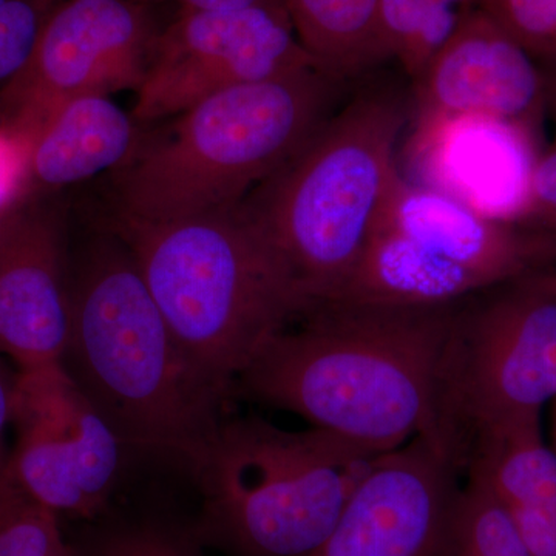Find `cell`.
Here are the masks:
<instances>
[{"mask_svg": "<svg viewBox=\"0 0 556 556\" xmlns=\"http://www.w3.org/2000/svg\"><path fill=\"white\" fill-rule=\"evenodd\" d=\"M456 306L316 303L295 317L298 328L289 321L260 348L236 383L262 404L386 455L430 427Z\"/></svg>", "mask_w": 556, "mask_h": 556, "instance_id": "6da1fadb", "label": "cell"}, {"mask_svg": "<svg viewBox=\"0 0 556 556\" xmlns=\"http://www.w3.org/2000/svg\"><path fill=\"white\" fill-rule=\"evenodd\" d=\"M135 2L144 3V5L175 2L181 7L182 11H228L258 5H280L283 0H135Z\"/></svg>", "mask_w": 556, "mask_h": 556, "instance_id": "484cf974", "label": "cell"}, {"mask_svg": "<svg viewBox=\"0 0 556 556\" xmlns=\"http://www.w3.org/2000/svg\"><path fill=\"white\" fill-rule=\"evenodd\" d=\"M7 475L58 517L91 519L118 485L127 445L64 365L17 372Z\"/></svg>", "mask_w": 556, "mask_h": 556, "instance_id": "30bf717a", "label": "cell"}, {"mask_svg": "<svg viewBox=\"0 0 556 556\" xmlns=\"http://www.w3.org/2000/svg\"><path fill=\"white\" fill-rule=\"evenodd\" d=\"M299 42L316 67L345 80L383 61L379 0H283Z\"/></svg>", "mask_w": 556, "mask_h": 556, "instance_id": "e0dca14e", "label": "cell"}, {"mask_svg": "<svg viewBox=\"0 0 556 556\" xmlns=\"http://www.w3.org/2000/svg\"><path fill=\"white\" fill-rule=\"evenodd\" d=\"M0 556H83L61 530V518L36 503L7 475L0 485Z\"/></svg>", "mask_w": 556, "mask_h": 556, "instance_id": "44dd1931", "label": "cell"}, {"mask_svg": "<svg viewBox=\"0 0 556 556\" xmlns=\"http://www.w3.org/2000/svg\"><path fill=\"white\" fill-rule=\"evenodd\" d=\"M135 0H62L25 67L0 87V116L25 141L54 110L141 86L160 33Z\"/></svg>", "mask_w": 556, "mask_h": 556, "instance_id": "9c48e42d", "label": "cell"}, {"mask_svg": "<svg viewBox=\"0 0 556 556\" xmlns=\"http://www.w3.org/2000/svg\"><path fill=\"white\" fill-rule=\"evenodd\" d=\"M112 230L186 356L230 393L260 348L306 309L241 204L175 222H115Z\"/></svg>", "mask_w": 556, "mask_h": 556, "instance_id": "3957f363", "label": "cell"}, {"mask_svg": "<svg viewBox=\"0 0 556 556\" xmlns=\"http://www.w3.org/2000/svg\"><path fill=\"white\" fill-rule=\"evenodd\" d=\"M49 11L46 0H0V87L30 60Z\"/></svg>", "mask_w": 556, "mask_h": 556, "instance_id": "7402d4cb", "label": "cell"}, {"mask_svg": "<svg viewBox=\"0 0 556 556\" xmlns=\"http://www.w3.org/2000/svg\"><path fill=\"white\" fill-rule=\"evenodd\" d=\"M417 113H473L529 126L543 98L532 54L471 10L416 79Z\"/></svg>", "mask_w": 556, "mask_h": 556, "instance_id": "9a60e30c", "label": "cell"}, {"mask_svg": "<svg viewBox=\"0 0 556 556\" xmlns=\"http://www.w3.org/2000/svg\"><path fill=\"white\" fill-rule=\"evenodd\" d=\"M405 113L357 94L241 203L287 266L306 309L338 299L399 177Z\"/></svg>", "mask_w": 556, "mask_h": 556, "instance_id": "5b68a950", "label": "cell"}, {"mask_svg": "<svg viewBox=\"0 0 556 556\" xmlns=\"http://www.w3.org/2000/svg\"><path fill=\"white\" fill-rule=\"evenodd\" d=\"M548 249L517 226L482 217L399 174L357 268L334 300L453 305L525 277Z\"/></svg>", "mask_w": 556, "mask_h": 556, "instance_id": "ba28073f", "label": "cell"}, {"mask_svg": "<svg viewBox=\"0 0 556 556\" xmlns=\"http://www.w3.org/2000/svg\"><path fill=\"white\" fill-rule=\"evenodd\" d=\"M492 484L527 551L556 556V453L543 442L514 448L497 464Z\"/></svg>", "mask_w": 556, "mask_h": 556, "instance_id": "ac0fdd59", "label": "cell"}, {"mask_svg": "<svg viewBox=\"0 0 556 556\" xmlns=\"http://www.w3.org/2000/svg\"><path fill=\"white\" fill-rule=\"evenodd\" d=\"M16 378L17 375H10L3 362L0 361V485L5 482L7 467H9L10 453L5 447V433L13 417Z\"/></svg>", "mask_w": 556, "mask_h": 556, "instance_id": "d4e9b609", "label": "cell"}, {"mask_svg": "<svg viewBox=\"0 0 556 556\" xmlns=\"http://www.w3.org/2000/svg\"><path fill=\"white\" fill-rule=\"evenodd\" d=\"M433 556H464L463 552H460V548L457 547L455 540H453L452 526H450V532L447 538H445L444 543H442L441 547L434 552Z\"/></svg>", "mask_w": 556, "mask_h": 556, "instance_id": "4316f807", "label": "cell"}, {"mask_svg": "<svg viewBox=\"0 0 556 556\" xmlns=\"http://www.w3.org/2000/svg\"><path fill=\"white\" fill-rule=\"evenodd\" d=\"M379 456L320 428L226 417L193 470L203 495L193 536L229 556H309Z\"/></svg>", "mask_w": 556, "mask_h": 556, "instance_id": "8992f818", "label": "cell"}, {"mask_svg": "<svg viewBox=\"0 0 556 556\" xmlns=\"http://www.w3.org/2000/svg\"><path fill=\"white\" fill-rule=\"evenodd\" d=\"M134 115L105 94L65 102L27 139L28 188L46 192L119 169L141 137Z\"/></svg>", "mask_w": 556, "mask_h": 556, "instance_id": "2e32d148", "label": "cell"}, {"mask_svg": "<svg viewBox=\"0 0 556 556\" xmlns=\"http://www.w3.org/2000/svg\"><path fill=\"white\" fill-rule=\"evenodd\" d=\"M195 536L179 535L160 526H130L110 533L83 556H200Z\"/></svg>", "mask_w": 556, "mask_h": 556, "instance_id": "603a6c76", "label": "cell"}, {"mask_svg": "<svg viewBox=\"0 0 556 556\" xmlns=\"http://www.w3.org/2000/svg\"><path fill=\"white\" fill-rule=\"evenodd\" d=\"M529 217H540L556 229V149L536 160Z\"/></svg>", "mask_w": 556, "mask_h": 556, "instance_id": "cb8c5ba5", "label": "cell"}, {"mask_svg": "<svg viewBox=\"0 0 556 556\" xmlns=\"http://www.w3.org/2000/svg\"><path fill=\"white\" fill-rule=\"evenodd\" d=\"M508 285L457 303L439 358L433 416L420 437L460 475L484 442L540 430L541 408L556 399V278Z\"/></svg>", "mask_w": 556, "mask_h": 556, "instance_id": "52a82bcc", "label": "cell"}, {"mask_svg": "<svg viewBox=\"0 0 556 556\" xmlns=\"http://www.w3.org/2000/svg\"><path fill=\"white\" fill-rule=\"evenodd\" d=\"M64 219L39 200L0 211V354L20 372L64 365L70 339Z\"/></svg>", "mask_w": 556, "mask_h": 556, "instance_id": "5bb4252c", "label": "cell"}, {"mask_svg": "<svg viewBox=\"0 0 556 556\" xmlns=\"http://www.w3.org/2000/svg\"><path fill=\"white\" fill-rule=\"evenodd\" d=\"M316 67L287 7L181 11L161 31L138 87V124L170 119L219 91Z\"/></svg>", "mask_w": 556, "mask_h": 556, "instance_id": "8fae6325", "label": "cell"}, {"mask_svg": "<svg viewBox=\"0 0 556 556\" xmlns=\"http://www.w3.org/2000/svg\"><path fill=\"white\" fill-rule=\"evenodd\" d=\"M459 478L426 437L380 455L309 556H433L448 535Z\"/></svg>", "mask_w": 556, "mask_h": 556, "instance_id": "7c38bea8", "label": "cell"}, {"mask_svg": "<svg viewBox=\"0 0 556 556\" xmlns=\"http://www.w3.org/2000/svg\"><path fill=\"white\" fill-rule=\"evenodd\" d=\"M536 152L529 126L473 113H417L402 177L493 222L529 218Z\"/></svg>", "mask_w": 556, "mask_h": 556, "instance_id": "4fadbf2b", "label": "cell"}, {"mask_svg": "<svg viewBox=\"0 0 556 556\" xmlns=\"http://www.w3.org/2000/svg\"><path fill=\"white\" fill-rule=\"evenodd\" d=\"M64 367L127 448L195 470L225 422L230 391L186 356L113 232L91 240L70 266Z\"/></svg>", "mask_w": 556, "mask_h": 556, "instance_id": "7a4b0ae2", "label": "cell"}, {"mask_svg": "<svg viewBox=\"0 0 556 556\" xmlns=\"http://www.w3.org/2000/svg\"><path fill=\"white\" fill-rule=\"evenodd\" d=\"M475 3L478 0H379L383 61L394 58L416 80Z\"/></svg>", "mask_w": 556, "mask_h": 556, "instance_id": "d6986e66", "label": "cell"}, {"mask_svg": "<svg viewBox=\"0 0 556 556\" xmlns=\"http://www.w3.org/2000/svg\"><path fill=\"white\" fill-rule=\"evenodd\" d=\"M336 83L317 67L295 70L179 113L119 167L115 222L166 223L239 206L327 121Z\"/></svg>", "mask_w": 556, "mask_h": 556, "instance_id": "277c9868", "label": "cell"}, {"mask_svg": "<svg viewBox=\"0 0 556 556\" xmlns=\"http://www.w3.org/2000/svg\"><path fill=\"white\" fill-rule=\"evenodd\" d=\"M555 439H556V408H555Z\"/></svg>", "mask_w": 556, "mask_h": 556, "instance_id": "83f0119b", "label": "cell"}, {"mask_svg": "<svg viewBox=\"0 0 556 556\" xmlns=\"http://www.w3.org/2000/svg\"><path fill=\"white\" fill-rule=\"evenodd\" d=\"M452 536L464 556H532L506 507L477 479L460 486Z\"/></svg>", "mask_w": 556, "mask_h": 556, "instance_id": "ffe728a7", "label": "cell"}]
</instances>
